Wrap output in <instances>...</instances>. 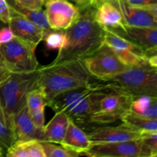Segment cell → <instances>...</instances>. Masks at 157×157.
<instances>
[{
    "label": "cell",
    "mask_w": 157,
    "mask_h": 157,
    "mask_svg": "<svg viewBox=\"0 0 157 157\" xmlns=\"http://www.w3.org/2000/svg\"><path fill=\"white\" fill-rule=\"evenodd\" d=\"M83 61L90 75L94 78L103 82L111 81L114 77L129 67L104 43L93 54L84 58Z\"/></svg>",
    "instance_id": "cell-8"
},
{
    "label": "cell",
    "mask_w": 157,
    "mask_h": 157,
    "mask_svg": "<svg viewBox=\"0 0 157 157\" xmlns=\"http://www.w3.org/2000/svg\"><path fill=\"white\" fill-rule=\"evenodd\" d=\"M12 129L15 142L44 140V130L36 127L31 118L26 103L18 110L12 120Z\"/></svg>",
    "instance_id": "cell-15"
},
{
    "label": "cell",
    "mask_w": 157,
    "mask_h": 157,
    "mask_svg": "<svg viewBox=\"0 0 157 157\" xmlns=\"http://www.w3.org/2000/svg\"><path fill=\"white\" fill-rule=\"evenodd\" d=\"M112 83V82H111ZM113 84V87L100 101L90 119V124L107 125L121 121L130 111L133 98L132 95Z\"/></svg>",
    "instance_id": "cell-6"
},
{
    "label": "cell",
    "mask_w": 157,
    "mask_h": 157,
    "mask_svg": "<svg viewBox=\"0 0 157 157\" xmlns=\"http://www.w3.org/2000/svg\"><path fill=\"white\" fill-rule=\"evenodd\" d=\"M26 105L34 124L38 128L44 130V109L48 101L42 90L38 87L31 90L26 97Z\"/></svg>",
    "instance_id": "cell-19"
},
{
    "label": "cell",
    "mask_w": 157,
    "mask_h": 157,
    "mask_svg": "<svg viewBox=\"0 0 157 157\" xmlns=\"http://www.w3.org/2000/svg\"><path fill=\"white\" fill-rule=\"evenodd\" d=\"M95 8L81 9L76 22L64 30L65 40L52 64L87 58L98 50L104 42V29L94 19Z\"/></svg>",
    "instance_id": "cell-1"
},
{
    "label": "cell",
    "mask_w": 157,
    "mask_h": 157,
    "mask_svg": "<svg viewBox=\"0 0 157 157\" xmlns=\"http://www.w3.org/2000/svg\"><path fill=\"white\" fill-rule=\"evenodd\" d=\"M15 135L10 127L5 126L0 122V148L6 152L15 143Z\"/></svg>",
    "instance_id": "cell-27"
},
{
    "label": "cell",
    "mask_w": 157,
    "mask_h": 157,
    "mask_svg": "<svg viewBox=\"0 0 157 157\" xmlns=\"http://www.w3.org/2000/svg\"><path fill=\"white\" fill-rule=\"evenodd\" d=\"M94 127L87 133L91 144L117 143L140 138L142 131L122 123L118 126Z\"/></svg>",
    "instance_id": "cell-12"
},
{
    "label": "cell",
    "mask_w": 157,
    "mask_h": 157,
    "mask_svg": "<svg viewBox=\"0 0 157 157\" xmlns=\"http://www.w3.org/2000/svg\"><path fill=\"white\" fill-rule=\"evenodd\" d=\"M110 81L134 98L157 97V68L148 63L130 66Z\"/></svg>",
    "instance_id": "cell-5"
},
{
    "label": "cell",
    "mask_w": 157,
    "mask_h": 157,
    "mask_svg": "<svg viewBox=\"0 0 157 157\" xmlns=\"http://www.w3.org/2000/svg\"><path fill=\"white\" fill-rule=\"evenodd\" d=\"M140 140L152 151L157 154V131H144L140 136Z\"/></svg>",
    "instance_id": "cell-28"
},
{
    "label": "cell",
    "mask_w": 157,
    "mask_h": 157,
    "mask_svg": "<svg viewBox=\"0 0 157 157\" xmlns=\"http://www.w3.org/2000/svg\"><path fill=\"white\" fill-rule=\"evenodd\" d=\"M36 47L17 38L0 44V55L11 73H27L39 67L35 56Z\"/></svg>",
    "instance_id": "cell-7"
},
{
    "label": "cell",
    "mask_w": 157,
    "mask_h": 157,
    "mask_svg": "<svg viewBox=\"0 0 157 157\" xmlns=\"http://www.w3.org/2000/svg\"><path fill=\"white\" fill-rule=\"evenodd\" d=\"M83 156L92 157H156L152 151L140 139L117 143L91 144L89 150Z\"/></svg>",
    "instance_id": "cell-9"
},
{
    "label": "cell",
    "mask_w": 157,
    "mask_h": 157,
    "mask_svg": "<svg viewBox=\"0 0 157 157\" xmlns=\"http://www.w3.org/2000/svg\"><path fill=\"white\" fill-rule=\"evenodd\" d=\"M11 11L7 0H0V20L8 25L10 18Z\"/></svg>",
    "instance_id": "cell-31"
},
{
    "label": "cell",
    "mask_w": 157,
    "mask_h": 157,
    "mask_svg": "<svg viewBox=\"0 0 157 157\" xmlns=\"http://www.w3.org/2000/svg\"><path fill=\"white\" fill-rule=\"evenodd\" d=\"M0 122H1L2 124H4L5 126L9 127V126H8V124H7V121H6V117H5L4 113H3V110L2 109L1 104H0Z\"/></svg>",
    "instance_id": "cell-35"
},
{
    "label": "cell",
    "mask_w": 157,
    "mask_h": 157,
    "mask_svg": "<svg viewBox=\"0 0 157 157\" xmlns=\"http://www.w3.org/2000/svg\"><path fill=\"white\" fill-rule=\"evenodd\" d=\"M10 11V18L8 25L15 38L37 47L42 41L45 30L25 17L13 12L11 9Z\"/></svg>",
    "instance_id": "cell-16"
},
{
    "label": "cell",
    "mask_w": 157,
    "mask_h": 157,
    "mask_svg": "<svg viewBox=\"0 0 157 157\" xmlns=\"http://www.w3.org/2000/svg\"><path fill=\"white\" fill-rule=\"evenodd\" d=\"M64 40V30H52L50 29L44 31L42 41L45 43L47 49L58 51L62 48Z\"/></svg>",
    "instance_id": "cell-26"
},
{
    "label": "cell",
    "mask_w": 157,
    "mask_h": 157,
    "mask_svg": "<svg viewBox=\"0 0 157 157\" xmlns=\"http://www.w3.org/2000/svg\"><path fill=\"white\" fill-rule=\"evenodd\" d=\"M94 19L100 26L107 30L111 31L124 26L121 11L110 2H104L96 8Z\"/></svg>",
    "instance_id": "cell-18"
},
{
    "label": "cell",
    "mask_w": 157,
    "mask_h": 157,
    "mask_svg": "<svg viewBox=\"0 0 157 157\" xmlns=\"http://www.w3.org/2000/svg\"><path fill=\"white\" fill-rule=\"evenodd\" d=\"M7 157H45L42 147L38 140L15 142L6 152Z\"/></svg>",
    "instance_id": "cell-21"
},
{
    "label": "cell",
    "mask_w": 157,
    "mask_h": 157,
    "mask_svg": "<svg viewBox=\"0 0 157 157\" xmlns=\"http://www.w3.org/2000/svg\"><path fill=\"white\" fill-rule=\"evenodd\" d=\"M127 4L136 7L156 9L157 0H123Z\"/></svg>",
    "instance_id": "cell-29"
},
{
    "label": "cell",
    "mask_w": 157,
    "mask_h": 157,
    "mask_svg": "<svg viewBox=\"0 0 157 157\" xmlns=\"http://www.w3.org/2000/svg\"><path fill=\"white\" fill-rule=\"evenodd\" d=\"M103 43L108 45L121 61L129 67L148 63L140 48L111 31L104 29Z\"/></svg>",
    "instance_id": "cell-11"
},
{
    "label": "cell",
    "mask_w": 157,
    "mask_h": 157,
    "mask_svg": "<svg viewBox=\"0 0 157 157\" xmlns=\"http://www.w3.org/2000/svg\"><path fill=\"white\" fill-rule=\"evenodd\" d=\"M119 9L124 25L137 28L157 29V9L136 7L127 4L123 0H110Z\"/></svg>",
    "instance_id": "cell-13"
},
{
    "label": "cell",
    "mask_w": 157,
    "mask_h": 157,
    "mask_svg": "<svg viewBox=\"0 0 157 157\" xmlns=\"http://www.w3.org/2000/svg\"><path fill=\"white\" fill-rule=\"evenodd\" d=\"M17 5L29 9H42L47 0H12Z\"/></svg>",
    "instance_id": "cell-30"
},
{
    "label": "cell",
    "mask_w": 157,
    "mask_h": 157,
    "mask_svg": "<svg viewBox=\"0 0 157 157\" xmlns=\"http://www.w3.org/2000/svg\"><path fill=\"white\" fill-rule=\"evenodd\" d=\"M11 75V72L6 67L1 55H0V85L3 84L8 79Z\"/></svg>",
    "instance_id": "cell-33"
},
{
    "label": "cell",
    "mask_w": 157,
    "mask_h": 157,
    "mask_svg": "<svg viewBox=\"0 0 157 157\" xmlns=\"http://www.w3.org/2000/svg\"><path fill=\"white\" fill-rule=\"evenodd\" d=\"M110 0H91V6L93 7H94L96 9L97 7L100 6L101 4H102L104 2H110Z\"/></svg>",
    "instance_id": "cell-36"
},
{
    "label": "cell",
    "mask_w": 157,
    "mask_h": 157,
    "mask_svg": "<svg viewBox=\"0 0 157 157\" xmlns=\"http://www.w3.org/2000/svg\"><path fill=\"white\" fill-rule=\"evenodd\" d=\"M15 38V35L12 32L9 25H6L0 29V44H5L12 41Z\"/></svg>",
    "instance_id": "cell-32"
},
{
    "label": "cell",
    "mask_w": 157,
    "mask_h": 157,
    "mask_svg": "<svg viewBox=\"0 0 157 157\" xmlns=\"http://www.w3.org/2000/svg\"><path fill=\"white\" fill-rule=\"evenodd\" d=\"M113 87L110 81L105 84L90 83L84 87L58 95L49 101L48 106L54 111L65 112L77 125L87 128L90 117L97 110L101 100Z\"/></svg>",
    "instance_id": "cell-3"
},
{
    "label": "cell",
    "mask_w": 157,
    "mask_h": 157,
    "mask_svg": "<svg viewBox=\"0 0 157 157\" xmlns=\"http://www.w3.org/2000/svg\"><path fill=\"white\" fill-rule=\"evenodd\" d=\"M124 124L140 131H157V119L144 117L130 110L121 119Z\"/></svg>",
    "instance_id": "cell-24"
},
{
    "label": "cell",
    "mask_w": 157,
    "mask_h": 157,
    "mask_svg": "<svg viewBox=\"0 0 157 157\" xmlns=\"http://www.w3.org/2000/svg\"><path fill=\"white\" fill-rule=\"evenodd\" d=\"M61 144L66 148L78 153L81 156L89 150L91 142L84 129L70 119L65 135Z\"/></svg>",
    "instance_id": "cell-17"
},
{
    "label": "cell",
    "mask_w": 157,
    "mask_h": 157,
    "mask_svg": "<svg viewBox=\"0 0 157 157\" xmlns=\"http://www.w3.org/2000/svg\"><path fill=\"white\" fill-rule=\"evenodd\" d=\"M44 6L48 23L52 30H66L81 15V9L67 0H47Z\"/></svg>",
    "instance_id": "cell-10"
},
{
    "label": "cell",
    "mask_w": 157,
    "mask_h": 157,
    "mask_svg": "<svg viewBox=\"0 0 157 157\" xmlns=\"http://www.w3.org/2000/svg\"><path fill=\"white\" fill-rule=\"evenodd\" d=\"M6 25H8L3 22L2 20H0V29H1V28H2V27H5V26H6Z\"/></svg>",
    "instance_id": "cell-37"
},
{
    "label": "cell",
    "mask_w": 157,
    "mask_h": 157,
    "mask_svg": "<svg viewBox=\"0 0 157 157\" xmlns=\"http://www.w3.org/2000/svg\"><path fill=\"white\" fill-rule=\"evenodd\" d=\"M4 155H5L4 150H3L2 148H0V156H3Z\"/></svg>",
    "instance_id": "cell-38"
},
{
    "label": "cell",
    "mask_w": 157,
    "mask_h": 157,
    "mask_svg": "<svg viewBox=\"0 0 157 157\" xmlns=\"http://www.w3.org/2000/svg\"><path fill=\"white\" fill-rule=\"evenodd\" d=\"M69 117L62 110L55 111L50 121L44 125V140L60 144L62 143L69 122Z\"/></svg>",
    "instance_id": "cell-20"
},
{
    "label": "cell",
    "mask_w": 157,
    "mask_h": 157,
    "mask_svg": "<svg viewBox=\"0 0 157 157\" xmlns=\"http://www.w3.org/2000/svg\"><path fill=\"white\" fill-rule=\"evenodd\" d=\"M38 70L27 73H11L0 85V104L9 127L18 110L26 103L27 94L37 87Z\"/></svg>",
    "instance_id": "cell-4"
},
{
    "label": "cell",
    "mask_w": 157,
    "mask_h": 157,
    "mask_svg": "<svg viewBox=\"0 0 157 157\" xmlns=\"http://www.w3.org/2000/svg\"><path fill=\"white\" fill-rule=\"evenodd\" d=\"M38 70L37 87L42 90L48 104L61 94L87 85L94 78L81 59L50 64Z\"/></svg>",
    "instance_id": "cell-2"
},
{
    "label": "cell",
    "mask_w": 157,
    "mask_h": 157,
    "mask_svg": "<svg viewBox=\"0 0 157 157\" xmlns=\"http://www.w3.org/2000/svg\"><path fill=\"white\" fill-rule=\"evenodd\" d=\"M45 157H78L76 152L66 148L60 144L48 141H40Z\"/></svg>",
    "instance_id": "cell-25"
},
{
    "label": "cell",
    "mask_w": 157,
    "mask_h": 157,
    "mask_svg": "<svg viewBox=\"0 0 157 157\" xmlns=\"http://www.w3.org/2000/svg\"><path fill=\"white\" fill-rule=\"evenodd\" d=\"M130 110L144 117L157 119V97L140 96L134 98Z\"/></svg>",
    "instance_id": "cell-23"
},
{
    "label": "cell",
    "mask_w": 157,
    "mask_h": 157,
    "mask_svg": "<svg viewBox=\"0 0 157 157\" xmlns=\"http://www.w3.org/2000/svg\"><path fill=\"white\" fill-rule=\"evenodd\" d=\"M75 2L80 9H84L89 6H91V0H72Z\"/></svg>",
    "instance_id": "cell-34"
},
{
    "label": "cell",
    "mask_w": 157,
    "mask_h": 157,
    "mask_svg": "<svg viewBox=\"0 0 157 157\" xmlns=\"http://www.w3.org/2000/svg\"><path fill=\"white\" fill-rule=\"evenodd\" d=\"M120 36L140 48L146 58L156 55L157 29L137 28L124 25L123 28L111 30Z\"/></svg>",
    "instance_id": "cell-14"
},
{
    "label": "cell",
    "mask_w": 157,
    "mask_h": 157,
    "mask_svg": "<svg viewBox=\"0 0 157 157\" xmlns=\"http://www.w3.org/2000/svg\"><path fill=\"white\" fill-rule=\"evenodd\" d=\"M7 2L9 8L13 12L30 20L31 21L36 24L37 25L39 26L44 30L50 29L47 18H46L45 12L42 9H29V8L18 6L12 0H7Z\"/></svg>",
    "instance_id": "cell-22"
}]
</instances>
